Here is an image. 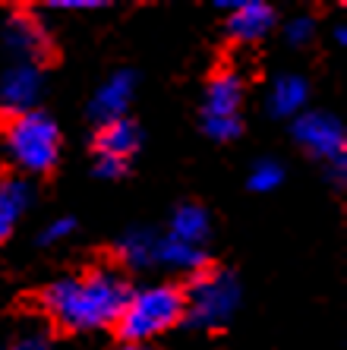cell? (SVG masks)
<instances>
[{
	"instance_id": "2e32d148",
	"label": "cell",
	"mask_w": 347,
	"mask_h": 350,
	"mask_svg": "<svg viewBox=\"0 0 347 350\" xmlns=\"http://www.w3.org/2000/svg\"><path fill=\"white\" fill-rule=\"evenodd\" d=\"M155 246H158V237L152 230H129L120 240V259L133 269H149L155 265Z\"/></svg>"
},
{
	"instance_id": "8fae6325",
	"label": "cell",
	"mask_w": 347,
	"mask_h": 350,
	"mask_svg": "<svg viewBox=\"0 0 347 350\" xmlns=\"http://www.w3.org/2000/svg\"><path fill=\"white\" fill-rule=\"evenodd\" d=\"M7 44L23 57V64H32V60L44 57L51 51V38L44 32V25L35 16H29V13H16V16L10 19Z\"/></svg>"
},
{
	"instance_id": "52a82bcc",
	"label": "cell",
	"mask_w": 347,
	"mask_h": 350,
	"mask_svg": "<svg viewBox=\"0 0 347 350\" xmlns=\"http://www.w3.org/2000/svg\"><path fill=\"white\" fill-rule=\"evenodd\" d=\"M41 92V73L35 64H16L10 66L3 79H0V105L7 107L10 114H23L32 111L35 98Z\"/></svg>"
},
{
	"instance_id": "7a4b0ae2",
	"label": "cell",
	"mask_w": 347,
	"mask_h": 350,
	"mask_svg": "<svg viewBox=\"0 0 347 350\" xmlns=\"http://www.w3.org/2000/svg\"><path fill=\"white\" fill-rule=\"evenodd\" d=\"M186 316L183 291L174 284H155L129 293L123 303V312L117 319V332L127 344L152 341Z\"/></svg>"
},
{
	"instance_id": "9a60e30c",
	"label": "cell",
	"mask_w": 347,
	"mask_h": 350,
	"mask_svg": "<svg viewBox=\"0 0 347 350\" xmlns=\"http://www.w3.org/2000/svg\"><path fill=\"white\" fill-rule=\"evenodd\" d=\"M209 230H211V221L202 205H180L174 212V218H170V237L183 240V243L202 246L209 240Z\"/></svg>"
},
{
	"instance_id": "44dd1931",
	"label": "cell",
	"mask_w": 347,
	"mask_h": 350,
	"mask_svg": "<svg viewBox=\"0 0 347 350\" xmlns=\"http://www.w3.org/2000/svg\"><path fill=\"white\" fill-rule=\"evenodd\" d=\"M123 171H127V164L107 161V158H98V164H95V174H98V177H120Z\"/></svg>"
},
{
	"instance_id": "30bf717a",
	"label": "cell",
	"mask_w": 347,
	"mask_h": 350,
	"mask_svg": "<svg viewBox=\"0 0 347 350\" xmlns=\"http://www.w3.org/2000/svg\"><path fill=\"white\" fill-rule=\"evenodd\" d=\"M139 142H142V133H139V126L129 120V117H120V120L101 123L98 139H95V148H98V158H107V161L127 164L129 158L136 155Z\"/></svg>"
},
{
	"instance_id": "e0dca14e",
	"label": "cell",
	"mask_w": 347,
	"mask_h": 350,
	"mask_svg": "<svg viewBox=\"0 0 347 350\" xmlns=\"http://www.w3.org/2000/svg\"><path fill=\"white\" fill-rule=\"evenodd\" d=\"M281 180H284V171H281V164L278 161H259L256 167H253L250 174V189H256V193H272V189L281 187Z\"/></svg>"
},
{
	"instance_id": "d6986e66",
	"label": "cell",
	"mask_w": 347,
	"mask_h": 350,
	"mask_svg": "<svg viewBox=\"0 0 347 350\" xmlns=\"http://www.w3.org/2000/svg\"><path fill=\"white\" fill-rule=\"evenodd\" d=\"M73 228H76L73 218H57L41 230V240H44V243H60V240H66V237L73 234Z\"/></svg>"
},
{
	"instance_id": "5bb4252c",
	"label": "cell",
	"mask_w": 347,
	"mask_h": 350,
	"mask_svg": "<svg viewBox=\"0 0 347 350\" xmlns=\"http://www.w3.org/2000/svg\"><path fill=\"white\" fill-rule=\"evenodd\" d=\"M32 202V187L19 177H7L0 183V243L13 234L19 215L25 212V205Z\"/></svg>"
},
{
	"instance_id": "3957f363",
	"label": "cell",
	"mask_w": 347,
	"mask_h": 350,
	"mask_svg": "<svg viewBox=\"0 0 347 350\" xmlns=\"http://www.w3.org/2000/svg\"><path fill=\"white\" fill-rule=\"evenodd\" d=\"M3 146L25 174H48L60 155V130L48 114L23 111L3 123Z\"/></svg>"
},
{
	"instance_id": "9c48e42d",
	"label": "cell",
	"mask_w": 347,
	"mask_h": 350,
	"mask_svg": "<svg viewBox=\"0 0 347 350\" xmlns=\"http://www.w3.org/2000/svg\"><path fill=\"white\" fill-rule=\"evenodd\" d=\"M133 89H136V76L120 70V73H114L107 82H101V89L95 92L92 98V107L89 114L95 117L98 123H111V120H120L127 114L129 101H133Z\"/></svg>"
},
{
	"instance_id": "ac0fdd59",
	"label": "cell",
	"mask_w": 347,
	"mask_h": 350,
	"mask_svg": "<svg viewBox=\"0 0 347 350\" xmlns=\"http://www.w3.org/2000/svg\"><path fill=\"white\" fill-rule=\"evenodd\" d=\"M313 32H316L313 19H309V16H297V19H291V23H287V29H284V38L291 41L294 48H300V44H307V41L313 38Z\"/></svg>"
},
{
	"instance_id": "6da1fadb",
	"label": "cell",
	"mask_w": 347,
	"mask_h": 350,
	"mask_svg": "<svg viewBox=\"0 0 347 350\" xmlns=\"http://www.w3.org/2000/svg\"><path fill=\"white\" fill-rule=\"evenodd\" d=\"M129 297L127 278L114 269H92L86 275L60 278L44 287V310L66 332H98L117 325Z\"/></svg>"
},
{
	"instance_id": "7c38bea8",
	"label": "cell",
	"mask_w": 347,
	"mask_h": 350,
	"mask_svg": "<svg viewBox=\"0 0 347 350\" xmlns=\"http://www.w3.org/2000/svg\"><path fill=\"white\" fill-rule=\"evenodd\" d=\"M205 250L193 243H183V240H174V237H158V246H155V265L170 271H190V275H199L205 271Z\"/></svg>"
},
{
	"instance_id": "4fadbf2b",
	"label": "cell",
	"mask_w": 347,
	"mask_h": 350,
	"mask_svg": "<svg viewBox=\"0 0 347 350\" xmlns=\"http://www.w3.org/2000/svg\"><path fill=\"white\" fill-rule=\"evenodd\" d=\"M307 98H309L307 79L294 73H284L268 89V111L274 117H297L303 111V105H307Z\"/></svg>"
},
{
	"instance_id": "603a6c76",
	"label": "cell",
	"mask_w": 347,
	"mask_h": 350,
	"mask_svg": "<svg viewBox=\"0 0 347 350\" xmlns=\"http://www.w3.org/2000/svg\"><path fill=\"white\" fill-rule=\"evenodd\" d=\"M120 350H149V347H142V344H123Z\"/></svg>"
},
{
	"instance_id": "ffe728a7",
	"label": "cell",
	"mask_w": 347,
	"mask_h": 350,
	"mask_svg": "<svg viewBox=\"0 0 347 350\" xmlns=\"http://www.w3.org/2000/svg\"><path fill=\"white\" fill-rule=\"evenodd\" d=\"M98 0H51V10H95Z\"/></svg>"
},
{
	"instance_id": "5b68a950",
	"label": "cell",
	"mask_w": 347,
	"mask_h": 350,
	"mask_svg": "<svg viewBox=\"0 0 347 350\" xmlns=\"http://www.w3.org/2000/svg\"><path fill=\"white\" fill-rule=\"evenodd\" d=\"M240 101L243 82L237 73H218L209 82L205 107H202V130L215 142H231L240 133Z\"/></svg>"
},
{
	"instance_id": "277c9868",
	"label": "cell",
	"mask_w": 347,
	"mask_h": 350,
	"mask_svg": "<svg viewBox=\"0 0 347 350\" xmlns=\"http://www.w3.org/2000/svg\"><path fill=\"white\" fill-rule=\"evenodd\" d=\"M183 319H190L199 328H221L231 322V316L240 306V284L221 271H199L193 278V287L183 293Z\"/></svg>"
},
{
	"instance_id": "8992f818",
	"label": "cell",
	"mask_w": 347,
	"mask_h": 350,
	"mask_svg": "<svg viewBox=\"0 0 347 350\" xmlns=\"http://www.w3.org/2000/svg\"><path fill=\"white\" fill-rule=\"evenodd\" d=\"M294 136L309 155L322 158V161H338L344 158V126L335 114H325V111H309V114H297L294 120Z\"/></svg>"
},
{
	"instance_id": "ba28073f",
	"label": "cell",
	"mask_w": 347,
	"mask_h": 350,
	"mask_svg": "<svg viewBox=\"0 0 347 350\" xmlns=\"http://www.w3.org/2000/svg\"><path fill=\"white\" fill-rule=\"evenodd\" d=\"M221 7L231 10V19H227V32L237 41H253L266 38L268 29L274 25V10L262 0H240V3H221Z\"/></svg>"
},
{
	"instance_id": "7402d4cb",
	"label": "cell",
	"mask_w": 347,
	"mask_h": 350,
	"mask_svg": "<svg viewBox=\"0 0 347 350\" xmlns=\"http://www.w3.org/2000/svg\"><path fill=\"white\" fill-rule=\"evenodd\" d=\"M335 38H338L341 44H344V41H347V29H344V25H338V29H335Z\"/></svg>"
}]
</instances>
